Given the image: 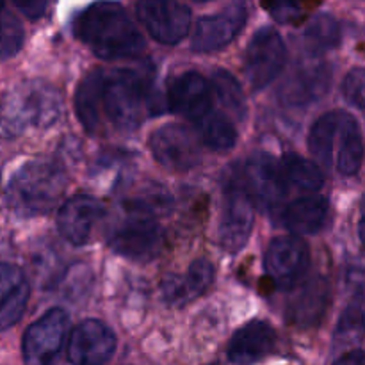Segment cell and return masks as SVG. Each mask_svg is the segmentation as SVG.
<instances>
[{"label": "cell", "instance_id": "e575fe53", "mask_svg": "<svg viewBox=\"0 0 365 365\" xmlns=\"http://www.w3.org/2000/svg\"><path fill=\"white\" fill-rule=\"evenodd\" d=\"M334 365H365V353L360 349L349 351L348 355L341 356Z\"/></svg>", "mask_w": 365, "mask_h": 365}, {"label": "cell", "instance_id": "603a6c76", "mask_svg": "<svg viewBox=\"0 0 365 365\" xmlns=\"http://www.w3.org/2000/svg\"><path fill=\"white\" fill-rule=\"evenodd\" d=\"M364 163V138L359 121L348 113H341V127L335 148V168L341 175L353 177Z\"/></svg>", "mask_w": 365, "mask_h": 365}, {"label": "cell", "instance_id": "7402d4cb", "mask_svg": "<svg viewBox=\"0 0 365 365\" xmlns=\"http://www.w3.org/2000/svg\"><path fill=\"white\" fill-rule=\"evenodd\" d=\"M328 217V202L323 196L298 198L282 209V223L289 232L298 235L317 234Z\"/></svg>", "mask_w": 365, "mask_h": 365}, {"label": "cell", "instance_id": "1f68e13d", "mask_svg": "<svg viewBox=\"0 0 365 365\" xmlns=\"http://www.w3.org/2000/svg\"><path fill=\"white\" fill-rule=\"evenodd\" d=\"M342 93L351 106L365 114V70L355 68L349 71L342 82Z\"/></svg>", "mask_w": 365, "mask_h": 365}, {"label": "cell", "instance_id": "7c38bea8", "mask_svg": "<svg viewBox=\"0 0 365 365\" xmlns=\"http://www.w3.org/2000/svg\"><path fill=\"white\" fill-rule=\"evenodd\" d=\"M241 177L253 200L266 210L277 209L287 195V180L282 164L267 153H253L246 160Z\"/></svg>", "mask_w": 365, "mask_h": 365}, {"label": "cell", "instance_id": "e0dca14e", "mask_svg": "<svg viewBox=\"0 0 365 365\" xmlns=\"http://www.w3.org/2000/svg\"><path fill=\"white\" fill-rule=\"evenodd\" d=\"M277 346L274 328L266 321H250L235 331L227 356L234 365H253L266 359Z\"/></svg>", "mask_w": 365, "mask_h": 365}, {"label": "cell", "instance_id": "ba28073f", "mask_svg": "<svg viewBox=\"0 0 365 365\" xmlns=\"http://www.w3.org/2000/svg\"><path fill=\"white\" fill-rule=\"evenodd\" d=\"M153 159L166 170L185 173L200 164L202 141L195 130L184 125H164L150 138Z\"/></svg>", "mask_w": 365, "mask_h": 365}, {"label": "cell", "instance_id": "83f0119b", "mask_svg": "<svg viewBox=\"0 0 365 365\" xmlns=\"http://www.w3.org/2000/svg\"><path fill=\"white\" fill-rule=\"evenodd\" d=\"M341 43V25L331 14L319 13L305 31V45L312 56H321Z\"/></svg>", "mask_w": 365, "mask_h": 365}, {"label": "cell", "instance_id": "f1b7e54d", "mask_svg": "<svg viewBox=\"0 0 365 365\" xmlns=\"http://www.w3.org/2000/svg\"><path fill=\"white\" fill-rule=\"evenodd\" d=\"M210 86H212L214 96L217 98V102L221 103L225 110L228 114L235 118H245L246 114V100L245 93H242L241 84L237 82V78L232 73L225 70H217L216 73L210 78Z\"/></svg>", "mask_w": 365, "mask_h": 365}, {"label": "cell", "instance_id": "484cf974", "mask_svg": "<svg viewBox=\"0 0 365 365\" xmlns=\"http://www.w3.org/2000/svg\"><path fill=\"white\" fill-rule=\"evenodd\" d=\"M195 132L202 145L214 152H228L237 143V130L230 116L220 110H210L207 116L195 123Z\"/></svg>", "mask_w": 365, "mask_h": 365}, {"label": "cell", "instance_id": "52a82bcc", "mask_svg": "<svg viewBox=\"0 0 365 365\" xmlns=\"http://www.w3.org/2000/svg\"><path fill=\"white\" fill-rule=\"evenodd\" d=\"M287 61V46L280 32L262 27L255 32L245 53V73L257 91L267 88L282 73Z\"/></svg>", "mask_w": 365, "mask_h": 365}, {"label": "cell", "instance_id": "8fae6325", "mask_svg": "<svg viewBox=\"0 0 365 365\" xmlns=\"http://www.w3.org/2000/svg\"><path fill=\"white\" fill-rule=\"evenodd\" d=\"M135 11L143 27L163 45H177L191 27V9L175 0H143Z\"/></svg>", "mask_w": 365, "mask_h": 365}, {"label": "cell", "instance_id": "44dd1931", "mask_svg": "<svg viewBox=\"0 0 365 365\" xmlns=\"http://www.w3.org/2000/svg\"><path fill=\"white\" fill-rule=\"evenodd\" d=\"M106 70H91L78 84L75 93V113L78 121L89 134H98L103 127L102 93Z\"/></svg>", "mask_w": 365, "mask_h": 365}, {"label": "cell", "instance_id": "4dcf8cb0", "mask_svg": "<svg viewBox=\"0 0 365 365\" xmlns=\"http://www.w3.org/2000/svg\"><path fill=\"white\" fill-rule=\"evenodd\" d=\"M337 337L342 341H356L365 337V307L349 305L337 327Z\"/></svg>", "mask_w": 365, "mask_h": 365}, {"label": "cell", "instance_id": "d6986e66", "mask_svg": "<svg viewBox=\"0 0 365 365\" xmlns=\"http://www.w3.org/2000/svg\"><path fill=\"white\" fill-rule=\"evenodd\" d=\"M330 75V68L323 63H309L296 68L294 73L282 86V100L291 106H305V103L316 102L328 91Z\"/></svg>", "mask_w": 365, "mask_h": 365}, {"label": "cell", "instance_id": "4316f807", "mask_svg": "<svg viewBox=\"0 0 365 365\" xmlns=\"http://www.w3.org/2000/svg\"><path fill=\"white\" fill-rule=\"evenodd\" d=\"M282 170H284L287 184H292L294 187L302 189V191H319L324 184L323 170L316 163L302 155H296V153L284 155Z\"/></svg>", "mask_w": 365, "mask_h": 365}, {"label": "cell", "instance_id": "5b68a950", "mask_svg": "<svg viewBox=\"0 0 365 365\" xmlns=\"http://www.w3.org/2000/svg\"><path fill=\"white\" fill-rule=\"evenodd\" d=\"M164 245V232L153 216L130 210L109 234V246L114 253L134 262L155 259Z\"/></svg>", "mask_w": 365, "mask_h": 365}, {"label": "cell", "instance_id": "ffe728a7", "mask_svg": "<svg viewBox=\"0 0 365 365\" xmlns=\"http://www.w3.org/2000/svg\"><path fill=\"white\" fill-rule=\"evenodd\" d=\"M31 287L24 271L9 262H0V330H7L21 319Z\"/></svg>", "mask_w": 365, "mask_h": 365}, {"label": "cell", "instance_id": "836d02e7", "mask_svg": "<svg viewBox=\"0 0 365 365\" xmlns=\"http://www.w3.org/2000/svg\"><path fill=\"white\" fill-rule=\"evenodd\" d=\"M16 7L29 18H38L45 13L46 4L45 2H16Z\"/></svg>", "mask_w": 365, "mask_h": 365}, {"label": "cell", "instance_id": "5bb4252c", "mask_svg": "<svg viewBox=\"0 0 365 365\" xmlns=\"http://www.w3.org/2000/svg\"><path fill=\"white\" fill-rule=\"evenodd\" d=\"M212 98V86L198 71H184L171 78L168 86V109L192 123L214 110Z\"/></svg>", "mask_w": 365, "mask_h": 365}, {"label": "cell", "instance_id": "d4e9b609", "mask_svg": "<svg viewBox=\"0 0 365 365\" xmlns=\"http://www.w3.org/2000/svg\"><path fill=\"white\" fill-rule=\"evenodd\" d=\"M341 127V110L327 113L310 127L309 150L317 163L324 168H331L335 163V148Z\"/></svg>", "mask_w": 365, "mask_h": 365}, {"label": "cell", "instance_id": "4fadbf2b", "mask_svg": "<svg viewBox=\"0 0 365 365\" xmlns=\"http://www.w3.org/2000/svg\"><path fill=\"white\" fill-rule=\"evenodd\" d=\"M246 16H248V11L245 4H232L220 13L202 16L196 21V27L192 31L191 48L202 53L225 48L242 31Z\"/></svg>", "mask_w": 365, "mask_h": 365}, {"label": "cell", "instance_id": "cb8c5ba5", "mask_svg": "<svg viewBox=\"0 0 365 365\" xmlns=\"http://www.w3.org/2000/svg\"><path fill=\"white\" fill-rule=\"evenodd\" d=\"M328 307V284L321 278L309 282L298 292L289 307V321L299 328H310L321 323Z\"/></svg>", "mask_w": 365, "mask_h": 365}, {"label": "cell", "instance_id": "6da1fadb", "mask_svg": "<svg viewBox=\"0 0 365 365\" xmlns=\"http://www.w3.org/2000/svg\"><path fill=\"white\" fill-rule=\"evenodd\" d=\"M73 32L95 56L107 61L134 59L145 50V38L120 4L88 6L75 16Z\"/></svg>", "mask_w": 365, "mask_h": 365}, {"label": "cell", "instance_id": "2e32d148", "mask_svg": "<svg viewBox=\"0 0 365 365\" xmlns=\"http://www.w3.org/2000/svg\"><path fill=\"white\" fill-rule=\"evenodd\" d=\"M103 216V205L89 195H75L64 202L57 214V228L61 235L73 246L89 241L93 228Z\"/></svg>", "mask_w": 365, "mask_h": 365}, {"label": "cell", "instance_id": "8992f818", "mask_svg": "<svg viewBox=\"0 0 365 365\" xmlns=\"http://www.w3.org/2000/svg\"><path fill=\"white\" fill-rule=\"evenodd\" d=\"M255 223V200L242 177L230 178L225 187V209L220 223V242L223 250L239 253L250 241Z\"/></svg>", "mask_w": 365, "mask_h": 365}, {"label": "cell", "instance_id": "ac0fdd59", "mask_svg": "<svg viewBox=\"0 0 365 365\" xmlns=\"http://www.w3.org/2000/svg\"><path fill=\"white\" fill-rule=\"evenodd\" d=\"M214 266L207 259H198L185 274H170L163 282V296L171 307H184L200 298L212 285Z\"/></svg>", "mask_w": 365, "mask_h": 365}, {"label": "cell", "instance_id": "f546056e", "mask_svg": "<svg viewBox=\"0 0 365 365\" xmlns=\"http://www.w3.org/2000/svg\"><path fill=\"white\" fill-rule=\"evenodd\" d=\"M24 45V27L16 14L0 2V59H9Z\"/></svg>", "mask_w": 365, "mask_h": 365}, {"label": "cell", "instance_id": "277c9868", "mask_svg": "<svg viewBox=\"0 0 365 365\" xmlns=\"http://www.w3.org/2000/svg\"><path fill=\"white\" fill-rule=\"evenodd\" d=\"M61 110V96L52 86L41 81L24 82L0 102V135L14 138L27 127H50L59 120Z\"/></svg>", "mask_w": 365, "mask_h": 365}, {"label": "cell", "instance_id": "7a4b0ae2", "mask_svg": "<svg viewBox=\"0 0 365 365\" xmlns=\"http://www.w3.org/2000/svg\"><path fill=\"white\" fill-rule=\"evenodd\" d=\"M159 102L150 78L139 70L120 68L106 73L102 114L118 130H135L146 116L163 110Z\"/></svg>", "mask_w": 365, "mask_h": 365}, {"label": "cell", "instance_id": "30bf717a", "mask_svg": "<svg viewBox=\"0 0 365 365\" xmlns=\"http://www.w3.org/2000/svg\"><path fill=\"white\" fill-rule=\"evenodd\" d=\"M266 273L280 291H291L305 278L310 267V250L303 239L285 235L271 241L266 252Z\"/></svg>", "mask_w": 365, "mask_h": 365}, {"label": "cell", "instance_id": "d6a6232c", "mask_svg": "<svg viewBox=\"0 0 365 365\" xmlns=\"http://www.w3.org/2000/svg\"><path fill=\"white\" fill-rule=\"evenodd\" d=\"M267 9L271 11V14H273L278 21L289 24V21L298 18L302 6H298V4H274V6H269Z\"/></svg>", "mask_w": 365, "mask_h": 365}, {"label": "cell", "instance_id": "d590c367", "mask_svg": "<svg viewBox=\"0 0 365 365\" xmlns=\"http://www.w3.org/2000/svg\"><path fill=\"white\" fill-rule=\"evenodd\" d=\"M359 235H360V241H362V245L365 246V210H364L362 220H360L359 223Z\"/></svg>", "mask_w": 365, "mask_h": 365}, {"label": "cell", "instance_id": "3957f363", "mask_svg": "<svg viewBox=\"0 0 365 365\" xmlns=\"http://www.w3.org/2000/svg\"><path fill=\"white\" fill-rule=\"evenodd\" d=\"M66 189V175L52 160H31L9 180L6 203L16 216L34 217L56 209Z\"/></svg>", "mask_w": 365, "mask_h": 365}, {"label": "cell", "instance_id": "9c48e42d", "mask_svg": "<svg viewBox=\"0 0 365 365\" xmlns=\"http://www.w3.org/2000/svg\"><path fill=\"white\" fill-rule=\"evenodd\" d=\"M70 330V317L63 309H52L27 328L21 342L25 365H53Z\"/></svg>", "mask_w": 365, "mask_h": 365}, {"label": "cell", "instance_id": "9a60e30c", "mask_svg": "<svg viewBox=\"0 0 365 365\" xmlns=\"http://www.w3.org/2000/svg\"><path fill=\"white\" fill-rule=\"evenodd\" d=\"M116 351V335L98 319H86L73 328L68 342L71 365H106Z\"/></svg>", "mask_w": 365, "mask_h": 365}]
</instances>
